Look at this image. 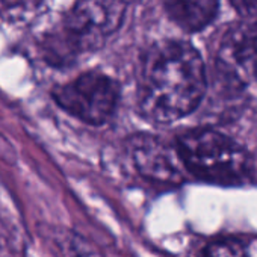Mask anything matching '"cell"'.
I'll list each match as a JSON object with an SVG mask.
<instances>
[{
  "label": "cell",
  "instance_id": "cell-1",
  "mask_svg": "<svg viewBox=\"0 0 257 257\" xmlns=\"http://www.w3.org/2000/svg\"><path fill=\"white\" fill-rule=\"evenodd\" d=\"M207 88L204 62L186 41L164 40L143 56L137 98L140 112L156 122H170L191 113Z\"/></svg>",
  "mask_w": 257,
  "mask_h": 257
},
{
  "label": "cell",
  "instance_id": "cell-2",
  "mask_svg": "<svg viewBox=\"0 0 257 257\" xmlns=\"http://www.w3.org/2000/svg\"><path fill=\"white\" fill-rule=\"evenodd\" d=\"M183 167L197 179L215 185H239L248 171V156L231 138L212 131L195 128L177 140Z\"/></svg>",
  "mask_w": 257,
  "mask_h": 257
},
{
  "label": "cell",
  "instance_id": "cell-3",
  "mask_svg": "<svg viewBox=\"0 0 257 257\" xmlns=\"http://www.w3.org/2000/svg\"><path fill=\"white\" fill-rule=\"evenodd\" d=\"M122 0H86L65 19L62 29L46 43L52 62L65 64L79 53L100 47L107 34L119 23Z\"/></svg>",
  "mask_w": 257,
  "mask_h": 257
},
{
  "label": "cell",
  "instance_id": "cell-4",
  "mask_svg": "<svg viewBox=\"0 0 257 257\" xmlns=\"http://www.w3.org/2000/svg\"><path fill=\"white\" fill-rule=\"evenodd\" d=\"M56 103L88 124L107 121L119 98L118 83L101 73H85L53 91Z\"/></svg>",
  "mask_w": 257,
  "mask_h": 257
},
{
  "label": "cell",
  "instance_id": "cell-5",
  "mask_svg": "<svg viewBox=\"0 0 257 257\" xmlns=\"http://www.w3.org/2000/svg\"><path fill=\"white\" fill-rule=\"evenodd\" d=\"M216 71L234 88L257 82V20L231 28L216 52Z\"/></svg>",
  "mask_w": 257,
  "mask_h": 257
},
{
  "label": "cell",
  "instance_id": "cell-6",
  "mask_svg": "<svg viewBox=\"0 0 257 257\" xmlns=\"http://www.w3.org/2000/svg\"><path fill=\"white\" fill-rule=\"evenodd\" d=\"M127 152L135 168L146 177L161 183H177L182 180V164L177 149L173 150L162 140L140 134L127 141ZM183 165V164H182Z\"/></svg>",
  "mask_w": 257,
  "mask_h": 257
},
{
  "label": "cell",
  "instance_id": "cell-7",
  "mask_svg": "<svg viewBox=\"0 0 257 257\" xmlns=\"http://www.w3.org/2000/svg\"><path fill=\"white\" fill-rule=\"evenodd\" d=\"M168 17L186 32L209 26L218 14L219 0H164Z\"/></svg>",
  "mask_w": 257,
  "mask_h": 257
},
{
  "label": "cell",
  "instance_id": "cell-8",
  "mask_svg": "<svg viewBox=\"0 0 257 257\" xmlns=\"http://www.w3.org/2000/svg\"><path fill=\"white\" fill-rule=\"evenodd\" d=\"M198 257H248V255L240 242L234 239H222L206 245Z\"/></svg>",
  "mask_w": 257,
  "mask_h": 257
},
{
  "label": "cell",
  "instance_id": "cell-9",
  "mask_svg": "<svg viewBox=\"0 0 257 257\" xmlns=\"http://www.w3.org/2000/svg\"><path fill=\"white\" fill-rule=\"evenodd\" d=\"M67 257H106L95 245L79 234H73L67 243Z\"/></svg>",
  "mask_w": 257,
  "mask_h": 257
},
{
  "label": "cell",
  "instance_id": "cell-10",
  "mask_svg": "<svg viewBox=\"0 0 257 257\" xmlns=\"http://www.w3.org/2000/svg\"><path fill=\"white\" fill-rule=\"evenodd\" d=\"M234 11L243 17H257V0H230Z\"/></svg>",
  "mask_w": 257,
  "mask_h": 257
}]
</instances>
